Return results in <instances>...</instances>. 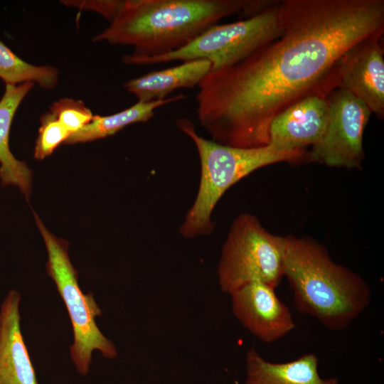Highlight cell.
<instances>
[{
	"label": "cell",
	"instance_id": "cell-8",
	"mask_svg": "<svg viewBox=\"0 0 384 384\" xmlns=\"http://www.w3.org/2000/svg\"><path fill=\"white\" fill-rule=\"evenodd\" d=\"M326 100V128L308 158L329 166L359 168L364 159V130L372 112L362 100L342 89L334 90Z\"/></svg>",
	"mask_w": 384,
	"mask_h": 384
},
{
	"label": "cell",
	"instance_id": "cell-1",
	"mask_svg": "<svg viewBox=\"0 0 384 384\" xmlns=\"http://www.w3.org/2000/svg\"><path fill=\"white\" fill-rule=\"evenodd\" d=\"M282 33L240 63L199 83L197 118L210 140L255 148L269 143L272 121L306 96L326 97L339 58L384 31L383 0H283Z\"/></svg>",
	"mask_w": 384,
	"mask_h": 384
},
{
	"label": "cell",
	"instance_id": "cell-4",
	"mask_svg": "<svg viewBox=\"0 0 384 384\" xmlns=\"http://www.w3.org/2000/svg\"><path fill=\"white\" fill-rule=\"evenodd\" d=\"M178 127L194 143L201 163L197 195L179 228L187 239L210 235L215 223L211 215L218 201L233 184L252 172L279 162H297L304 149L282 150L267 144L255 148L233 147L218 144L199 135L186 117L176 120Z\"/></svg>",
	"mask_w": 384,
	"mask_h": 384
},
{
	"label": "cell",
	"instance_id": "cell-2",
	"mask_svg": "<svg viewBox=\"0 0 384 384\" xmlns=\"http://www.w3.org/2000/svg\"><path fill=\"white\" fill-rule=\"evenodd\" d=\"M254 0H125L110 26L94 42L127 45V65L176 51L225 17L251 14Z\"/></svg>",
	"mask_w": 384,
	"mask_h": 384
},
{
	"label": "cell",
	"instance_id": "cell-3",
	"mask_svg": "<svg viewBox=\"0 0 384 384\" xmlns=\"http://www.w3.org/2000/svg\"><path fill=\"white\" fill-rule=\"evenodd\" d=\"M283 277L297 310L333 331L347 329L371 302L366 280L335 262L326 247L310 237H284Z\"/></svg>",
	"mask_w": 384,
	"mask_h": 384
},
{
	"label": "cell",
	"instance_id": "cell-16",
	"mask_svg": "<svg viewBox=\"0 0 384 384\" xmlns=\"http://www.w3.org/2000/svg\"><path fill=\"white\" fill-rule=\"evenodd\" d=\"M185 98V95H178L150 102L137 101L129 108L110 115H94L90 123L71 134L65 144L84 143L113 135L127 125L149 121L154 117L157 108Z\"/></svg>",
	"mask_w": 384,
	"mask_h": 384
},
{
	"label": "cell",
	"instance_id": "cell-11",
	"mask_svg": "<svg viewBox=\"0 0 384 384\" xmlns=\"http://www.w3.org/2000/svg\"><path fill=\"white\" fill-rule=\"evenodd\" d=\"M326 97L311 95L279 113L271 122L269 143L282 150L304 149L321 139L326 125Z\"/></svg>",
	"mask_w": 384,
	"mask_h": 384
},
{
	"label": "cell",
	"instance_id": "cell-13",
	"mask_svg": "<svg viewBox=\"0 0 384 384\" xmlns=\"http://www.w3.org/2000/svg\"><path fill=\"white\" fill-rule=\"evenodd\" d=\"M245 363V384H338L336 378H321L319 358L313 353L288 362L272 363L252 347L246 353Z\"/></svg>",
	"mask_w": 384,
	"mask_h": 384
},
{
	"label": "cell",
	"instance_id": "cell-9",
	"mask_svg": "<svg viewBox=\"0 0 384 384\" xmlns=\"http://www.w3.org/2000/svg\"><path fill=\"white\" fill-rule=\"evenodd\" d=\"M383 36L364 39L348 49L334 67V89H342L362 100L378 117H384Z\"/></svg>",
	"mask_w": 384,
	"mask_h": 384
},
{
	"label": "cell",
	"instance_id": "cell-5",
	"mask_svg": "<svg viewBox=\"0 0 384 384\" xmlns=\"http://www.w3.org/2000/svg\"><path fill=\"white\" fill-rule=\"evenodd\" d=\"M284 237L266 230L254 215L233 222L217 268L220 290L227 294L254 282L276 289L283 277Z\"/></svg>",
	"mask_w": 384,
	"mask_h": 384
},
{
	"label": "cell",
	"instance_id": "cell-15",
	"mask_svg": "<svg viewBox=\"0 0 384 384\" xmlns=\"http://www.w3.org/2000/svg\"><path fill=\"white\" fill-rule=\"evenodd\" d=\"M33 86L34 83L30 82L17 85H6L0 100V179L4 186H18L27 200L31 191L32 171L11 153L9 132L18 107Z\"/></svg>",
	"mask_w": 384,
	"mask_h": 384
},
{
	"label": "cell",
	"instance_id": "cell-18",
	"mask_svg": "<svg viewBox=\"0 0 384 384\" xmlns=\"http://www.w3.org/2000/svg\"><path fill=\"white\" fill-rule=\"evenodd\" d=\"M50 112L70 134L86 126L94 117L82 100L72 98L55 101L50 107Z\"/></svg>",
	"mask_w": 384,
	"mask_h": 384
},
{
	"label": "cell",
	"instance_id": "cell-14",
	"mask_svg": "<svg viewBox=\"0 0 384 384\" xmlns=\"http://www.w3.org/2000/svg\"><path fill=\"white\" fill-rule=\"evenodd\" d=\"M210 70L211 64L209 61L203 59L192 60L131 79L123 87L134 95L138 102L162 100L176 90L198 87Z\"/></svg>",
	"mask_w": 384,
	"mask_h": 384
},
{
	"label": "cell",
	"instance_id": "cell-6",
	"mask_svg": "<svg viewBox=\"0 0 384 384\" xmlns=\"http://www.w3.org/2000/svg\"><path fill=\"white\" fill-rule=\"evenodd\" d=\"M34 218L48 252V274L54 281L71 321L74 335L71 358L77 370L85 375L89 371L93 351H100L107 358H115L117 352L96 324L95 318L102 311L93 295L84 294L79 287L78 271L68 256V241L53 235L35 213Z\"/></svg>",
	"mask_w": 384,
	"mask_h": 384
},
{
	"label": "cell",
	"instance_id": "cell-20",
	"mask_svg": "<svg viewBox=\"0 0 384 384\" xmlns=\"http://www.w3.org/2000/svg\"><path fill=\"white\" fill-rule=\"evenodd\" d=\"M61 2L81 10L87 9L97 12L109 19L110 22L116 17L124 4V1L112 0L62 1Z\"/></svg>",
	"mask_w": 384,
	"mask_h": 384
},
{
	"label": "cell",
	"instance_id": "cell-19",
	"mask_svg": "<svg viewBox=\"0 0 384 384\" xmlns=\"http://www.w3.org/2000/svg\"><path fill=\"white\" fill-rule=\"evenodd\" d=\"M70 134L49 112L41 117V126L34 149V157L42 160L52 154Z\"/></svg>",
	"mask_w": 384,
	"mask_h": 384
},
{
	"label": "cell",
	"instance_id": "cell-7",
	"mask_svg": "<svg viewBox=\"0 0 384 384\" xmlns=\"http://www.w3.org/2000/svg\"><path fill=\"white\" fill-rule=\"evenodd\" d=\"M274 2L247 19L214 25L185 47L137 65L203 59L210 63V71L233 66L282 34L279 1Z\"/></svg>",
	"mask_w": 384,
	"mask_h": 384
},
{
	"label": "cell",
	"instance_id": "cell-12",
	"mask_svg": "<svg viewBox=\"0 0 384 384\" xmlns=\"http://www.w3.org/2000/svg\"><path fill=\"white\" fill-rule=\"evenodd\" d=\"M20 300L11 290L0 308V384H38L21 334Z\"/></svg>",
	"mask_w": 384,
	"mask_h": 384
},
{
	"label": "cell",
	"instance_id": "cell-17",
	"mask_svg": "<svg viewBox=\"0 0 384 384\" xmlns=\"http://www.w3.org/2000/svg\"><path fill=\"white\" fill-rule=\"evenodd\" d=\"M59 71L50 65H34L20 58L0 41V78L6 85L37 83L44 89H53Z\"/></svg>",
	"mask_w": 384,
	"mask_h": 384
},
{
	"label": "cell",
	"instance_id": "cell-10",
	"mask_svg": "<svg viewBox=\"0 0 384 384\" xmlns=\"http://www.w3.org/2000/svg\"><path fill=\"white\" fill-rule=\"evenodd\" d=\"M229 295L235 318L261 341H277L297 327L289 307L267 284L251 282Z\"/></svg>",
	"mask_w": 384,
	"mask_h": 384
}]
</instances>
